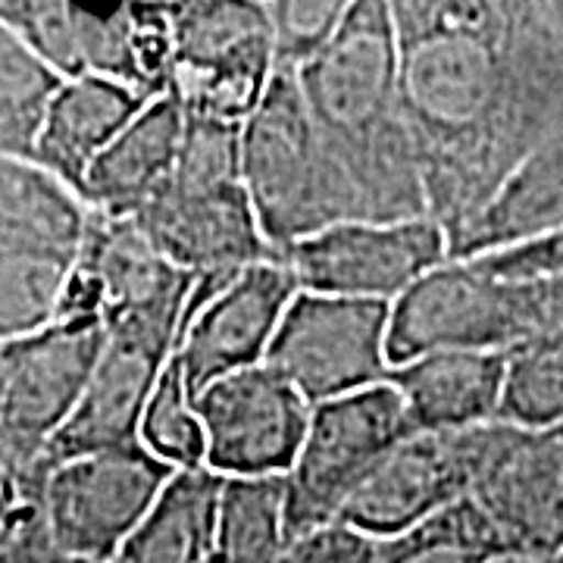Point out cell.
Wrapping results in <instances>:
<instances>
[{
	"mask_svg": "<svg viewBox=\"0 0 563 563\" xmlns=\"http://www.w3.org/2000/svg\"><path fill=\"white\" fill-rule=\"evenodd\" d=\"M391 20L426 207L451 239L563 125V38L551 7L401 0Z\"/></svg>",
	"mask_w": 563,
	"mask_h": 563,
	"instance_id": "6da1fadb",
	"label": "cell"
},
{
	"mask_svg": "<svg viewBox=\"0 0 563 563\" xmlns=\"http://www.w3.org/2000/svg\"><path fill=\"white\" fill-rule=\"evenodd\" d=\"M298 88L322 147L357 203V220L429 217L420 163L404 120L398 35L388 0H354Z\"/></svg>",
	"mask_w": 563,
	"mask_h": 563,
	"instance_id": "7a4b0ae2",
	"label": "cell"
},
{
	"mask_svg": "<svg viewBox=\"0 0 563 563\" xmlns=\"http://www.w3.org/2000/svg\"><path fill=\"white\" fill-rule=\"evenodd\" d=\"M132 222L163 261L195 279H225L254 263L279 261L244 188L242 125L188 117L173 173Z\"/></svg>",
	"mask_w": 563,
	"mask_h": 563,
	"instance_id": "3957f363",
	"label": "cell"
},
{
	"mask_svg": "<svg viewBox=\"0 0 563 563\" xmlns=\"http://www.w3.org/2000/svg\"><path fill=\"white\" fill-rule=\"evenodd\" d=\"M242 179L276 257L357 220L354 195L322 147L295 73H276L257 113L242 125Z\"/></svg>",
	"mask_w": 563,
	"mask_h": 563,
	"instance_id": "277c9868",
	"label": "cell"
},
{
	"mask_svg": "<svg viewBox=\"0 0 563 563\" xmlns=\"http://www.w3.org/2000/svg\"><path fill=\"white\" fill-rule=\"evenodd\" d=\"M85 229L79 195L35 163L0 157V342L54 322Z\"/></svg>",
	"mask_w": 563,
	"mask_h": 563,
	"instance_id": "5b68a950",
	"label": "cell"
},
{
	"mask_svg": "<svg viewBox=\"0 0 563 563\" xmlns=\"http://www.w3.org/2000/svg\"><path fill=\"white\" fill-rule=\"evenodd\" d=\"M551 325L548 282L501 279L479 261H448L391 303L388 361L435 351H510Z\"/></svg>",
	"mask_w": 563,
	"mask_h": 563,
	"instance_id": "8992f818",
	"label": "cell"
},
{
	"mask_svg": "<svg viewBox=\"0 0 563 563\" xmlns=\"http://www.w3.org/2000/svg\"><path fill=\"white\" fill-rule=\"evenodd\" d=\"M185 307L188 301L157 303L103 325L107 339L101 357L91 369V379L73 417L63 422L35 473L25 479L35 483L44 470L76 457L141 444V420L166 363L173 361L179 347Z\"/></svg>",
	"mask_w": 563,
	"mask_h": 563,
	"instance_id": "52a82bcc",
	"label": "cell"
},
{
	"mask_svg": "<svg viewBox=\"0 0 563 563\" xmlns=\"http://www.w3.org/2000/svg\"><path fill=\"white\" fill-rule=\"evenodd\" d=\"M407 435L413 426L388 383L313 407L301 451L285 476L288 542L335 523L351 495Z\"/></svg>",
	"mask_w": 563,
	"mask_h": 563,
	"instance_id": "ba28073f",
	"label": "cell"
},
{
	"mask_svg": "<svg viewBox=\"0 0 563 563\" xmlns=\"http://www.w3.org/2000/svg\"><path fill=\"white\" fill-rule=\"evenodd\" d=\"M173 476L176 466L154 457L144 444L44 470L35 485L51 542L81 561L113 563Z\"/></svg>",
	"mask_w": 563,
	"mask_h": 563,
	"instance_id": "9c48e42d",
	"label": "cell"
},
{
	"mask_svg": "<svg viewBox=\"0 0 563 563\" xmlns=\"http://www.w3.org/2000/svg\"><path fill=\"white\" fill-rule=\"evenodd\" d=\"M391 303L298 291L288 303L266 366L310 407L388 383Z\"/></svg>",
	"mask_w": 563,
	"mask_h": 563,
	"instance_id": "30bf717a",
	"label": "cell"
},
{
	"mask_svg": "<svg viewBox=\"0 0 563 563\" xmlns=\"http://www.w3.org/2000/svg\"><path fill=\"white\" fill-rule=\"evenodd\" d=\"M101 322L54 320L3 342L0 379V470L32 476L47 444L73 417L101 357Z\"/></svg>",
	"mask_w": 563,
	"mask_h": 563,
	"instance_id": "8fae6325",
	"label": "cell"
},
{
	"mask_svg": "<svg viewBox=\"0 0 563 563\" xmlns=\"http://www.w3.org/2000/svg\"><path fill=\"white\" fill-rule=\"evenodd\" d=\"M298 279L285 261H263L235 276H203L185 307L176 357L191 401L210 383L247 366H261Z\"/></svg>",
	"mask_w": 563,
	"mask_h": 563,
	"instance_id": "7c38bea8",
	"label": "cell"
},
{
	"mask_svg": "<svg viewBox=\"0 0 563 563\" xmlns=\"http://www.w3.org/2000/svg\"><path fill=\"white\" fill-rule=\"evenodd\" d=\"M301 291L395 303L410 285L451 261L448 232L432 217L339 222L282 251Z\"/></svg>",
	"mask_w": 563,
	"mask_h": 563,
	"instance_id": "4fadbf2b",
	"label": "cell"
},
{
	"mask_svg": "<svg viewBox=\"0 0 563 563\" xmlns=\"http://www.w3.org/2000/svg\"><path fill=\"white\" fill-rule=\"evenodd\" d=\"M310 410L266 363L222 376L195 398L203 466L222 479L288 476L307 435Z\"/></svg>",
	"mask_w": 563,
	"mask_h": 563,
	"instance_id": "5bb4252c",
	"label": "cell"
},
{
	"mask_svg": "<svg viewBox=\"0 0 563 563\" xmlns=\"http://www.w3.org/2000/svg\"><path fill=\"white\" fill-rule=\"evenodd\" d=\"M492 426L463 432H413L344 504L342 523L388 542L470 498Z\"/></svg>",
	"mask_w": 563,
	"mask_h": 563,
	"instance_id": "9a60e30c",
	"label": "cell"
},
{
	"mask_svg": "<svg viewBox=\"0 0 563 563\" xmlns=\"http://www.w3.org/2000/svg\"><path fill=\"white\" fill-rule=\"evenodd\" d=\"M470 501L498 532L504 551L542 563L563 554V429L492 426Z\"/></svg>",
	"mask_w": 563,
	"mask_h": 563,
	"instance_id": "2e32d148",
	"label": "cell"
},
{
	"mask_svg": "<svg viewBox=\"0 0 563 563\" xmlns=\"http://www.w3.org/2000/svg\"><path fill=\"white\" fill-rule=\"evenodd\" d=\"M504 351H435L388 373L413 432H463L498 422Z\"/></svg>",
	"mask_w": 563,
	"mask_h": 563,
	"instance_id": "e0dca14e",
	"label": "cell"
},
{
	"mask_svg": "<svg viewBox=\"0 0 563 563\" xmlns=\"http://www.w3.org/2000/svg\"><path fill=\"white\" fill-rule=\"evenodd\" d=\"M147 103L144 95L120 81L98 76L63 81L41 122L29 163L81 198L88 169Z\"/></svg>",
	"mask_w": 563,
	"mask_h": 563,
	"instance_id": "ac0fdd59",
	"label": "cell"
},
{
	"mask_svg": "<svg viewBox=\"0 0 563 563\" xmlns=\"http://www.w3.org/2000/svg\"><path fill=\"white\" fill-rule=\"evenodd\" d=\"M73 25L81 76L120 81L147 101L169 91L176 69L169 3H122L103 13L73 7Z\"/></svg>",
	"mask_w": 563,
	"mask_h": 563,
	"instance_id": "d6986e66",
	"label": "cell"
},
{
	"mask_svg": "<svg viewBox=\"0 0 563 563\" xmlns=\"http://www.w3.org/2000/svg\"><path fill=\"white\" fill-rule=\"evenodd\" d=\"M185 122V107L173 91L154 98L88 169L81 203L101 217L132 220L173 173Z\"/></svg>",
	"mask_w": 563,
	"mask_h": 563,
	"instance_id": "ffe728a7",
	"label": "cell"
},
{
	"mask_svg": "<svg viewBox=\"0 0 563 563\" xmlns=\"http://www.w3.org/2000/svg\"><path fill=\"white\" fill-rule=\"evenodd\" d=\"M563 229V125L526 157L495 198L451 239V261H473Z\"/></svg>",
	"mask_w": 563,
	"mask_h": 563,
	"instance_id": "44dd1931",
	"label": "cell"
},
{
	"mask_svg": "<svg viewBox=\"0 0 563 563\" xmlns=\"http://www.w3.org/2000/svg\"><path fill=\"white\" fill-rule=\"evenodd\" d=\"M225 479L207 466L176 470L113 563H210Z\"/></svg>",
	"mask_w": 563,
	"mask_h": 563,
	"instance_id": "7402d4cb",
	"label": "cell"
},
{
	"mask_svg": "<svg viewBox=\"0 0 563 563\" xmlns=\"http://www.w3.org/2000/svg\"><path fill=\"white\" fill-rule=\"evenodd\" d=\"M285 551V476L225 479L210 563H282Z\"/></svg>",
	"mask_w": 563,
	"mask_h": 563,
	"instance_id": "603a6c76",
	"label": "cell"
},
{
	"mask_svg": "<svg viewBox=\"0 0 563 563\" xmlns=\"http://www.w3.org/2000/svg\"><path fill=\"white\" fill-rule=\"evenodd\" d=\"M504 357L498 422L529 432L563 429V325H548Z\"/></svg>",
	"mask_w": 563,
	"mask_h": 563,
	"instance_id": "cb8c5ba5",
	"label": "cell"
},
{
	"mask_svg": "<svg viewBox=\"0 0 563 563\" xmlns=\"http://www.w3.org/2000/svg\"><path fill=\"white\" fill-rule=\"evenodd\" d=\"M63 79L0 22V157L32 161L47 107Z\"/></svg>",
	"mask_w": 563,
	"mask_h": 563,
	"instance_id": "d4e9b609",
	"label": "cell"
},
{
	"mask_svg": "<svg viewBox=\"0 0 563 563\" xmlns=\"http://www.w3.org/2000/svg\"><path fill=\"white\" fill-rule=\"evenodd\" d=\"M173 38H176V73H191L242 47L244 41L269 35V16L263 3H229V0H191L169 3Z\"/></svg>",
	"mask_w": 563,
	"mask_h": 563,
	"instance_id": "484cf974",
	"label": "cell"
},
{
	"mask_svg": "<svg viewBox=\"0 0 563 563\" xmlns=\"http://www.w3.org/2000/svg\"><path fill=\"white\" fill-rule=\"evenodd\" d=\"M501 551L498 532L466 498L383 542V563H488Z\"/></svg>",
	"mask_w": 563,
	"mask_h": 563,
	"instance_id": "4316f807",
	"label": "cell"
},
{
	"mask_svg": "<svg viewBox=\"0 0 563 563\" xmlns=\"http://www.w3.org/2000/svg\"><path fill=\"white\" fill-rule=\"evenodd\" d=\"M139 442L154 457H161L163 463H169L176 470L203 466V429L198 413H195V401L188 395L185 373H181V363L176 354L166 363L161 383L147 401Z\"/></svg>",
	"mask_w": 563,
	"mask_h": 563,
	"instance_id": "83f0119b",
	"label": "cell"
},
{
	"mask_svg": "<svg viewBox=\"0 0 563 563\" xmlns=\"http://www.w3.org/2000/svg\"><path fill=\"white\" fill-rule=\"evenodd\" d=\"M273 35L276 73H301L339 32L351 3L344 0H269L263 3Z\"/></svg>",
	"mask_w": 563,
	"mask_h": 563,
	"instance_id": "f1b7e54d",
	"label": "cell"
},
{
	"mask_svg": "<svg viewBox=\"0 0 563 563\" xmlns=\"http://www.w3.org/2000/svg\"><path fill=\"white\" fill-rule=\"evenodd\" d=\"M0 22L13 29L29 51L63 81L81 79L73 3L63 0H0Z\"/></svg>",
	"mask_w": 563,
	"mask_h": 563,
	"instance_id": "f546056e",
	"label": "cell"
},
{
	"mask_svg": "<svg viewBox=\"0 0 563 563\" xmlns=\"http://www.w3.org/2000/svg\"><path fill=\"white\" fill-rule=\"evenodd\" d=\"M282 563H383V542L335 520L288 542Z\"/></svg>",
	"mask_w": 563,
	"mask_h": 563,
	"instance_id": "4dcf8cb0",
	"label": "cell"
},
{
	"mask_svg": "<svg viewBox=\"0 0 563 563\" xmlns=\"http://www.w3.org/2000/svg\"><path fill=\"white\" fill-rule=\"evenodd\" d=\"M479 261L495 276L501 279H517V282H548L561 279L563 276V229L561 232H551L544 239L536 242L517 244V247H507V251H495V254H485V257H473Z\"/></svg>",
	"mask_w": 563,
	"mask_h": 563,
	"instance_id": "1f68e13d",
	"label": "cell"
},
{
	"mask_svg": "<svg viewBox=\"0 0 563 563\" xmlns=\"http://www.w3.org/2000/svg\"><path fill=\"white\" fill-rule=\"evenodd\" d=\"M38 510V485L10 470H0V554Z\"/></svg>",
	"mask_w": 563,
	"mask_h": 563,
	"instance_id": "d6a6232c",
	"label": "cell"
},
{
	"mask_svg": "<svg viewBox=\"0 0 563 563\" xmlns=\"http://www.w3.org/2000/svg\"><path fill=\"white\" fill-rule=\"evenodd\" d=\"M0 563H91V561H81V558L63 554L60 548H54L51 536H47V526H44V517H41V504H38V510L32 514V520L22 526L20 532L13 536V542L3 548Z\"/></svg>",
	"mask_w": 563,
	"mask_h": 563,
	"instance_id": "836d02e7",
	"label": "cell"
},
{
	"mask_svg": "<svg viewBox=\"0 0 563 563\" xmlns=\"http://www.w3.org/2000/svg\"><path fill=\"white\" fill-rule=\"evenodd\" d=\"M548 317L551 325H563V276L548 279Z\"/></svg>",
	"mask_w": 563,
	"mask_h": 563,
	"instance_id": "e575fe53",
	"label": "cell"
},
{
	"mask_svg": "<svg viewBox=\"0 0 563 563\" xmlns=\"http://www.w3.org/2000/svg\"><path fill=\"white\" fill-rule=\"evenodd\" d=\"M488 563H542V561L526 558V554H517V551H501V554H495Z\"/></svg>",
	"mask_w": 563,
	"mask_h": 563,
	"instance_id": "d590c367",
	"label": "cell"
},
{
	"mask_svg": "<svg viewBox=\"0 0 563 563\" xmlns=\"http://www.w3.org/2000/svg\"><path fill=\"white\" fill-rule=\"evenodd\" d=\"M0 379H3V342H0Z\"/></svg>",
	"mask_w": 563,
	"mask_h": 563,
	"instance_id": "8d00e7d4",
	"label": "cell"
},
{
	"mask_svg": "<svg viewBox=\"0 0 563 563\" xmlns=\"http://www.w3.org/2000/svg\"><path fill=\"white\" fill-rule=\"evenodd\" d=\"M558 563H563V554H561V558H558Z\"/></svg>",
	"mask_w": 563,
	"mask_h": 563,
	"instance_id": "74e56055",
	"label": "cell"
}]
</instances>
